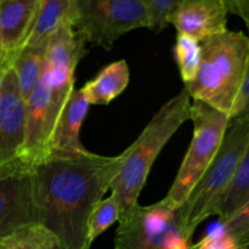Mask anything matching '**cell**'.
I'll return each mask as SVG.
<instances>
[{
  "label": "cell",
  "instance_id": "4",
  "mask_svg": "<svg viewBox=\"0 0 249 249\" xmlns=\"http://www.w3.org/2000/svg\"><path fill=\"white\" fill-rule=\"evenodd\" d=\"M249 140V116L230 119L218 153L186 201L179 208L182 228L190 238L197 228L213 215L232 184Z\"/></svg>",
  "mask_w": 249,
  "mask_h": 249
},
{
  "label": "cell",
  "instance_id": "8",
  "mask_svg": "<svg viewBox=\"0 0 249 249\" xmlns=\"http://www.w3.org/2000/svg\"><path fill=\"white\" fill-rule=\"evenodd\" d=\"M61 107L53 99L45 71L41 70L36 88L26 101L24 142L19 160L33 168L50 153V141Z\"/></svg>",
  "mask_w": 249,
  "mask_h": 249
},
{
  "label": "cell",
  "instance_id": "12",
  "mask_svg": "<svg viewBox=\"0 0 249 249\" xmlns=\"http://www.w3.org/2000/svg\"><path fill=\"white\" fill-rule=\"evenodd\" d=\"M229 11L221 0H180L169 16L179 34L198 41L228 29Z\"/></svg>",
  "mask_w": 249,
  "mask_h": 249
},
{
  "label": "cell",
  "instance_id": "1",
  "mask_svg": "<svg viewBox=\"0 0 249 249\" xmlns=\"http://www.w3.org/2000/svg\"><path fill=\"white\" fill-rule=\"evenodd\" d=\"M124 158L125 150L112 157L88 150L50 152L32 168L34 219L57 238L61 249H90L89 216L111 190Z\"/></svg>",
  "mask_w": 249,
  "mask_h": 249
},
{
  "label": "cell",
  "instance_id": "25",
  "mask_svg": "<svg viewBox=\"0 0 249 249\" xmlns=\"http://www.w3.org/2000/svg\"><path fill=\"white\" fill-rule=\"evenodd\" d=\"M225 4L229 14L236 15L249 23V0H221Z\"/></svg>",
  "mask_w": 249,
  "mask_h": 249
},
{
  "label": "cell",
  "instance_id": "13",
  "mask_svg": "<svg viewBox=\"0 0 249 249\" xmlns=\"http://www.w3.org/2000/svg\"><path fill=\"white\" fill-rule=\"evenodd\" d=\"M90 104L82 89H73L56 121L50 141V152L75 153L85 151L80 141V129Z\"/></svg>",
  "mask_w": 249,
  "mask_h": 249
},
{
  "label": "cell",
  "instance_id": "16",
  "mask_svg": "<svg viewBox=\"0 0 249 249\" xmlns=\"http://www.w3.org/2000/svg\"><path fill=\"white\" fill-rule=\"evenodd\" d=\"M48 48V46H46ZM46 48L23 46L12 63V70L16 75L17 85L24 102L36 88L43 70Z\"/></svg>",
  "mask_w": 249,
  "mask_h": 249
},
{
  "label": "cell",
  "instance_id": "11",
  "mask_svg": "<svg viewBox=\"0 0 249 249\" xmlns=\"http://www.w3.org/2000/svg\"><path fill=\"white\" fill-rule=\"evenodd\" d=\"M41 0H0V66L12 67L38 16Z\"/></svg>",
  "mask_w": 249,
  "mask_h": 249
},
{
  "label": "cell",
  "instance_id": "17",
  "mask_svg": "<svg viewBox=\"0 0 249 249\" xmlns=\"http://www.w3.org/2000/svg\"><path fill=\"white\" fill-rule=\"evenodd\" d=\"M0 249H61V246L48 229L33 223L0 238Z\"/></svg>",
  "mask_w": 249,
  "mask_h": 249
},
{
  "label": "cell",
  "instance_id": "22",
  "mask_svg": "<svg viewBox=\"0 0 249 249\" xmlns=\"http://www.w3.org/2000/svg\"><path fill=\"white\" fill-rule=\"evenodd\" d=\"M151 17V31L160 32L169 24V16L180 0H141Z\"/></svg>",
  "mask_w": 249,
  "mask_h": 249
},
{
  "label": "cell",
  "instance_id": "3",
  "mask_svg": "<svg viewBox=\"0 0 249 249\" xmlns=\"http://www.w3.org/2000/svg\"><path fill=\"white\" fill-rule=\"evenodd\" d=\"M249 61V38L241 31H226L201 40L196 78L185 84L192 100L231 117Z\"/></svg>",
  "mask_w": 249,
  "mask_h": 249
},
{
  "label": "cell",
  "instance_id": "14",
  "mask_svg": "<svg viewBox=\"0 0 249 249\" xmlns=\"http://www.w3.org/2000/svg\"><path fill=\"white\" fill-rule=\"evenodd\" d=\"M130 82V71L125 60L114 61L102 68L80 89L88 102L95 106H106L119 96Z\"/></svg>",
  "mask_w": 249,
  "mask_h": 249
},
{
  "label": "cell",
  "instance_id": "23",
  "mask_svg": "<svg viewBox=\"0 0 249 249\" xmlns=\"http://www.w3.org/2000/svg\"><path fill=\"white\" fill-rule=\"evenodd\" d=\"M192 249H237V246L235 241L220 228L219 231L204 236L199 242L192 245Z\"/></svg>",
  "mask_w": 249,
  "mask_h": 249
},
{
  "label": "cell",
  "instance_id": "15",
  "mask_svg": "<svg viewBox=\"0 0 249 249\" xmlns=\"http://www.w3.org/2000/svg\"><path fill=\"white\" fill-rule=\"evenodd\" d=\"M72 0H41L38 16L24 46L46 48L51 36L71 19Z\"/></svg>",
  "mask_w": 249,
  "mask_h": 249
},
{
  "label": "cell",
  "instance_id": "21",
  "mask_svg": "<svg viewBox=\"0 0 249 249\" xmlns=\"http://www.w3.org/2000/svg\"><path fill=\"white\" fill-rule=\"evenodd\" d=\"M220 228L235 241L237 249H249V197L235 213L220 221Z\"/></svg>",
  "mask_w": 249,
  "mask_h": 249
},
{
  "label": "cell",
  "instance_id": "19",
  "mask_svg": "<svg viewBox=\"0 0 249 249\" xmlns=\"http://www.w3.org/2000/svg\"><path fill=\"white\" fill-rule=\"evenodd\" d=\"M174 58L184 85L189 84L196 78L198 72L201 61V41L178 33L174 45Z\"/></svg>",
  "mask_w": 249,
  "mask_h": 249
},
{
  "label": "cell",
  "instance_id": "24",
  "mask_svg": "<svg viewBox=\"0 0 249 249\" xmlns=\"http://www.w3.org/2000/svg\"><path fill=\"white\" fill-rule=\"evenodd\" d=\"M247 27V36L249 38V23H246ZM249 116V61H248V68L247 73H246L245 82H243L242 89H241L240 95H238L236 104L233 106L232 113H231L230 119L237 118V117H245Z\"/></svg>",
  "mask_w": 249,
  "mask_h": 249
},
{
  "label": "cell",
  "instance_id": "10",
  "mask_svg": "<svg viewBox=\"0 0 249 249\" xmlns=\"http://www.w3.org/2000/svg\"><path fill=\"white\" fill-rule=\"evenodd\" d=\"M26 102L12 68L5 72L0 87V165L19 160L24 142Z\"/></svg>",
  "mask_w": 249,
  "mask_h": 249
},
{
  "label": "cell",
  "instance_id": "5",
  "mask_svg": "<svg viewBox=\"0 0 249 249\" xmlns=\"http://www.w3.org/2000/svg\"><path fill=\"white\" fill-rule=\"evenodd\" d=\"M190 119L194 123L191 143L167 196L162 199L174 209L184 204L214 160L230 123L228 114L196 100H192Z\"/></svg>",
  "mask_w": 249,
  "mask_h": 249
},
{
  "label": "cell",
  "instance_id": "9",
  "mask_svg": "<svg viewBox=\"0 0 249 249\" xmlns=\"http://www.w3.org/2000/svg\"><path fill=\"white\" fill-rule=\"evenodd\" d=\"M31 170L21 160L0 165V238L36 223Z\"/></svg>",
  "mask_w": 249,
  "mask_h": 249
},
{
  "label": "cell",
  "instance_id": "20",
  "mask_svg": "<svg viewBox=\"0 0 249 249\" xmlns=\"http://www.w3.org/2000/svg\"><path fill=\"white\" fill-rule=\"evenodd\" d=\"M119 220V208L113 195L101 199L92 209L88 221V245L91 246L97 237Z\"/></svg>",
  "mask_w": 249,
  "mask_h": 249
},
{
  "label": "cell",
  "instance_id": "18",
  "mask_svg": "<svg viewBox=\"0 0 249 249\" xmlns=\"http://www.w3.org/2000/svg\"><path fill=\"white\" fill-rule=\"evenodd\" d=\"M249 197V140L241 162L236 170L232 184L221 201L218 211L219 220L223 221L235 213Z\"/></svg>",
  "mask_w": 249,
  "mask_h": 249
},
{
  "label": "cell",
  "instance_id": "2",
  "mask_svg": "<svg viewBox=\"0 0 249 249\" xmlns=\"http://www.w3.org/2000/svg\"><path fill=\"white\" fill-rule=\"evenodd\" d=\"M191 100L184 88L158 109L139 138L125 148L123 167L111 184L119 208L118 223L128 218L138 206L153 163L178 129L190 119Z\"/></svg>",
  "mask_w": 249,
  "mask_h": 249
},
{
  "label": "cell",
  "instance_id": "6",
  "mask_svg": "<svg viewBox=\"0 0 249 249\" xmlns=\"http://www.w3.org/2000/svg\"><path fill=\"white\" fill-rule=\"evenodd\" d=\"M71 22L92 45L109 50L124 34L151 28V17L141 0H72Z\"/></svg>",
  "mask_w": 249,
  "mask_h": 249
},
{
  "label": "cell",
  "instance_id": "7",
  "mask_svg": "<svg viewBox=\"0 0 249 249\" xmlns=\"http://www.w3.org/2000/svg\"><path fill=\"white\" fill-rule=\"evenodd\" d=\"M114 249H192V238L185 232L179 215L163 201L135 207L119 221Z\"/></svg>",
  "mask_w": 249,
  "mask_h": 249
}]
</instances>
